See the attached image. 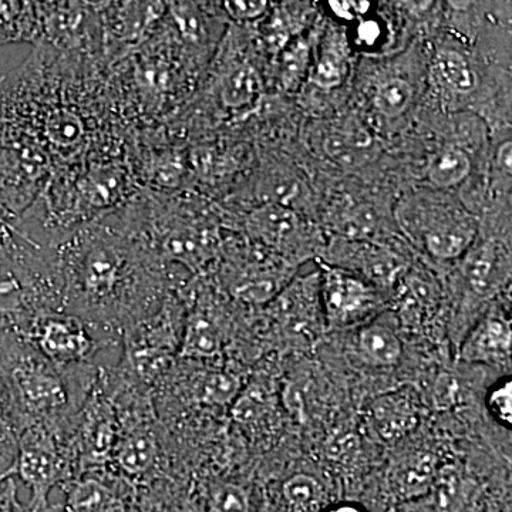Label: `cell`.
Here are the masks:
<instances>
[{
	"instance_id": "obj_6",
	"label": "cell",
	"mask_w": 512,
	"mask_h": 512,
	"mask_svg": "<svg viewBox=\"0 0 512 512\" xmlns=\"http://www.w3.org/2000/svg\"><path fill=\"white\" fill-rule=\"evenodd\" d=\"M120 420L113 400L99 377L74 420L73 444L80 473L110 468L119 439Z\"/></svg>"
},
{
	"instance_id": "obj_12",
	"label": "cell",
	"mask_w": 512,
	"mask_h": 512,
	"mask_svg": "<svg viewBox=\"0 0 512 512\" xmlns=\"http://www.w3.org/2000/svg\"><path fill=\"white\" fill-rule=\"evenodd\" d=\"M512 349L511 326L501 318H487L473 329L460 349L464 362L481 365H505L510 362Z\"/></svg>"
},
{
	"instance_id": "obj_28",
	"label": "cell",
	"mask_w": 512,
	"mask_h": 512,
	"mask_svg": "<svg viewBox=\"0 0 512 512\" xmlns=\"http://www.w3.org/2000/svg\"><path fill=\"white\" fill-rule=\"evenodd\" d=\"M487 407L501 426L511 429L512 426V380L504 377L494 384L487 394Z\"/></svg>"
},
{
	"instance_id": "obj_30",
	"label": "cell",
	"mask_w": 512,
	"mask_h": 512,
	"mask_svg": "<svg viewBox=\"0 0 512 512\" xmlns=\"http://www.w3.org/2000/svg\"><path fill=\"white\" fill-rule=\"evenodd\" d=\"M19 433L18 421L10 403L8 389L0 373V441L18 443Z\"/></svg>"
},
{
	"instance_id": "obj_8",
	"label": "cell",
	"mask_w": 512,
	"mask_h": 512,
	"mask_svg": "<svg viewBox=\"0 0 512 512\" xmlns=\"http://www.w3.org/2000/svg\"><path fill=\"white\" fill-rule=\"evenodd\" d=\"M320 303L330 326L342 328L360 322L376 308L373 289L340 269H330L320 279Z\"/></svg>"
},
{
	"instance_id": "obj_27",
	"label": "cell",
	"mask_w": 512,
	"mask_h": 512,
	"mask_svg": "<svg viewBox=\"0 0 512 512\" xmlns=\"http://www.w3.org/2000/svg\"><path fill=\"white\" fill-rule=\"evenodd\" d=\"M210 512H251L247 490L235 483H218L211 488Z\"/></svg>"
},
{
	"instance_id": "obj_15",
	"label": "cell",
	"mask_w": 512,
	"mask_h": 512,
	"mask_svg": "<svg viewBox=\"0 0 512 512\" xmlns=\"http://www.w3.org/2000/svg\"><path fill=\"white\" fill-rule=\"evenodd\" d=\"M436 461L427 453H417L403 460L392 473L394 494L402 500H414L430 494L437 474Z\"/></svg>"
},
{
	"instance_id": "obj_21",
	"label": "cell",
	"mask_w": 512,
	"mask_h": 512,
	"mask_svg": "<svg viewBox=\"0 0 512 512\" xmlns=\"http://www.w3.org/2000/svg\"><path fill=\"white\" fill-rule=\"evenodd\" d=\"M473 242V231L460 224H448L431 229L426 235V247L431 255L454 259L463 255Z\"/></svg>"
},
{
	"instance_id": "obj_11",
	"label": "cell",
	"mask_w": 512,
	"mask_h": 512,
	"mask_svg": "<svg viewBox=\"0 0 512 512\" xmlns=\"http://www.w3.org/2000/svg\"><path fill=\"white\" fill-rule=\"evenodd\" d=\"M369 419L376 433L386 441L403 439L416 429L420 406L409 389L380 394L369 406Z\"/></svg>"
},
{
	"instance_id": "obj_26",
	"label": "cell",
	"mask_w": 512,
	"mask_h": 512,
	"mask_svg": "<svg viewBox=\"0 0 512 512\" xmlns=\"http://www.w3.org/2000/svg\"><path fill=\"white\" fill-rule=\"evenodd\" d=\"M413 90L410 84L400 79H392L377 89L375 106L386 117H397L409 107Z\"/></svg>"
},
{
	"instance_id": "obj_13",
	"label": "cell",
	"mask_w": 512,
	"mask_h": 512,
	"mask_svg": "<svg viewBox=\"0 0 512 512\" xmlns=\"http://www.w3.org/2000/svg\"><path fill=\"white\" fill-rule=\"evenodd\" d=\"M356 349L367 365L393 367L403 355V343L396 330L382 319L373 320L359 330Z\"/></svg>"
},
{
	"instance_id": "obj_33",
	"label": "cell",
	"mask_w": 512,
	"mask_h": 512,
	"mask_svg": "<svg viewBox=\"0 0 512 512\" xmlns=\"http://www.w3.org/2000/svg\"><path fill=\"white\" fill-rule=\"evenodd\" d=\"M224 8L229 16L238 20L255 19L261 16L268 8L264 0H252V2H225Z\"/></svg>"
},
{
	"instance_id": "obj_23",
	"label": "cell",
	"mask_w": 512,
	"mask_h": 512,
	"mask_svg": "<svg viewBox=\"0 0 512 512\" xmlns=\"http://www.w3.org/2000/svg\"><path fill=\"white\" fill-rule=\"evenodd\" d=\"M471 170L470 158L458 148H446L437 154L429 167V180L437 187L447 188L457 185Z\"/></svg>"
},
{
	"instance_id": "obj_17",
	"label": "cell",
	"mask_w": 512,
	"mask_h": 512,
	"mask_svg": "<svg viewBox=\"0 0 512 512\" xmlns=\"http://www.w3.org/2000/svg\"><path fill=\"white\" fill-rule=\"evenodd\" d=\"M249 227L256 238L279 247L295 234L298 229V218L282 205L269 204L252 214Z\"/></svg>"
},
{
	"instance_id": "obj_22",
	"label": "cell",
	"mask_w": 512,
	"mask_h": 512,
	"mask_svg": "<svg viewBox=\"0 0 512 512\" xmlns=\"http://www.w3.org/2000/svg\"><path fill=\"white\" fill-rule=\"evenodd\" d=\"M282 493L286 503L296 512H315L325 501V490L315 477L295 474L285 481Z\"/></svg>"
},
{
	"instance_id": "obj_31",
	"label": "cell",
	"mask_w": 512,
	"mask_h": 512,
	"mask_svg": "<svg viewBox=\"0 0 512 512\" xmlns=\"http://www.w3.org/2000/svg\"><path fill=\"white\" fill-rule=\"evenodd\" d=\"M308 64V47L299 43L285 57V82L291 84L305 73Z\"/></svg>"
},
{
	"instance_id": "obj_32",
	"label": "cell",
	"mask_w": 512,
	"mask_h": 512,
	"mask_svg": "<svg viewBox=\"0 0 512 512\" xmlns=\"http://www.w3.org/2000/svg\"><path fill=\"white\" fill-rule=\"evenodd\" d=\"M0 512H29L18 497V480L15 477L0 481Z\"/></svg>"
},
{
	"instance_id": "obj_14",
	"label": "cell",
	"mask_w": 512,
	"mask_h": 512,
	"mask_svg": "<svg viewBox=\"0 0 512 512\" xmlns=\"http://www.w3.org/2000/svg\"><path fill=\"white\" fill-rule=\"evenodd\" d=\"M187 383L192 402L208 407L231 406L244 389L241 377L229 370L195 373Z\"/></svg>"
},
{
	"instance_id": "obj_3",
	"label": "cell",
	"mask_w": 512,
	"mask_h": 512,
	"mask_svg": "<svg viewBox=\"0 0 512 512\" xmlns=\"http://www.w3.org/2000/svg\"><path fill=\"white\" fill-rule=\"evenodd\" d=\"M184 319L185 303L171 289L157 311L121 332L117 372L153 392L178 360Z\"/></svg>"
},
{
	"instance_id": "obj_24",
	"label": "cell",
	"mask_w": 512,
	"mask_h": 512,
	"mask_svg": "<svg viewBox=\"0 0 512 512\" xmlns=\"http://www.w3.org/2000/svg\"><path fill=\"white\" fill-rule=\"evenodd\" d=\"M436 64L441 79L454 92L468 93L476 87V74L460 53L454 50H440L436 56Z\"/></svg>"
},
{
	"instance_id": "obj_39",
	"label": "cell",
	"mask_w": 512,
	"mask_h": 512,
	"mask_svg": "<svg viewBox=\"0 0 512 512\" xmlns=\"http://www.w3.org/2000/svg\"><path fill=\"white\" fill-rule=\"evenodd\" d=\"M323 512H367L362 505L353 503H342L332 505V507L326 508Z\"/></svg>"
},
{
	"instance_id": "obj_20",
	"label": "cell",
	"mask_w": 512,
	"mask_h": 512,
	"mask_svg": "<svg viewBox=\"0 0 512 512\" xmlns=\"http://www.w3.org/2000/svg\"><path fill=\"white\" fill-rule=\"evenodd\" d=\"M261 92V79L251 64H239L222 79L221 100L229 109L248 106Z\"/></svg>"
},
{
	"instance_id": "obj_2",
	"label": "cell",
	"mask_w": 512,
	"mask_h": 512,
	"mask_svg": "<svg viewBox=\"0 0 512 512\" xmlns=\"http://www.w3.org/2000/svg\"><path fill=\"white\" fill-rule=\"evenodd\" d=\"M100 366H56L18 333H0V373L19 431L32 424L73 427Z\"/></svg>"
},
{
	"instance_id": "obj_18",
	"label": "cell",
	"mask_w": 512,
	"mask_h": 512,
	"mask_svg": "<svg viewBox=\"0 0 512 512\" xmlns=\"http://www.w3.org/2000/svg\"><path fill=\"white\" fill-rule=\"evenodd\" d=\"M430 493L437 511L461 512L470 500L471 483L460 468L441 467L437 470Z\"/></svg>"
},
{
	"instance_id": "obj_9",
	"label": "cell",
	"mask_w": 512,
	"mask_h": 512,
	"mask_svg": "<svg viewBox=\"0 0 512 512\" xmlns=\"http://www.w3.org/2000/svg\"><path fill=\"white\" fill-rule=\"evenodd\" d=\"M272 316L289 335L311 339L319 328L320 276L298 279L278 293L272 305Z\"/></svg>"
},
{
	"instance_id": "obj_25",
	"label": "cell",
	"mask_w": 512,
	"mask_h": 512,
	"mask_svg": "<svg viewBox=\"0 0 512 512\" xmlns=\"http://www.w3.org/2000/svg\"><path fill=\"white\" fill-rule=\"evenodd\" d=\"M497 259L493 248L478 249L470 255L466 264V276L471 288L480 295L491 291L497 279Z\"/></svg>"
},
{
	"instance_id": "obj_34",
	"label": "cell",
	"mask_w": 512,
	"mask_h": 512,
	"mask_svg": "<svg viewBox=\"0 0 512 512\" xmlns=\"http://www.w3.org/2000/svg\"><path fill=\"white\" fill-rule=\"evenodd\" d=\"M18 443L0 441V481L12 477Z\"/></svg>"
},
{
	"instance_id": "obj_36",
	"label": "cell",
	"mask_w": 512,
	"mask_h": 512,
	"mask_svg": "<svg viewBox=\"0 0 512 512\" xmlns=\"http://www.w3.org/2000/svg\"><path fill=\"white\" fill-rule=\"evenodd\" d=\"M512 146L511 141H507L501 146L500 150H498L497 161L498 164L503 167L504 171H507L508 174H511V165H512Z\"/></svg>"
},
{
	"instance_id": "obj_37",
	"label": "cell",
	"mask_w": 512,
	"mask_h": 512,
	"mask_svg": "<svg viewBox=\"0 0 512 512\" xmlns=\"http://www.w3.org/2000/svg\"><path fill=\"white\" fill-rule=\"evenodd\" d=\"M360 37L367 43H373L379 36V26L375 22H365L360 25L359 29Z\"/></svg>"
},
{
	"instance_id": "obj_5",
	"label": "cell",
	"mask_w": 512,
	"mask_h": 512,
	"mask_svg": "<svg viewBox=\"0 0 512 512\" xmlns=\"http://www.w3.org/2000/svg\"><path fill=\"white\" fill-rule=\"evenodd\" d=\"M47 360L60 367L90 365L109 348H120V339L101 333L89 323L64 311L37 315L23 333Z\"/></svg>"
},
{
	"instance_id": "obj_38",
	"label": "cell",
	"mask_w": 512,
	"mask_h": 512,
	"mask_svg": "<svg viewBox=\"0 0 512 512\" xmlns=\"http://www.w3.org/2000/svg\"><path fill=\"white\" fill-rule=\"evenodd\" d=\"M332 6L333 12L343 19H353V6L352 2H329Z\"/></svg>"
},
{
	"instance_id": "obj_35",
	"label": "cell",
	"mask_w": 512,
	"mask_h": 512,
	"mask_svg": "<svg viewBox=\"0 0 512 512\" xmlns=\"http://www.w3.org/2000/svg\"><path fill=\"white\" fill-rule=\"evenodd\" d=\"M133 512H167L164 504L160 500H157L153 494L146 493L140 495L136 501H134Z\"/></svg>"
},
{
	"instance_id": "obj_7",
	"label": "cell",
	"mask_w": 512,
	"mask_h": 512,
	"mask_svg": "<svg viewBox=\"0 0 512 512\" xmlns=\"http://www.w3.org/2000/svg\"><path fill=\"white\" fill-rule=\"evenodd\" d=\"M128 484L110 468L87 470L62 485L64 512H130Z\"/></svg>"
},
{
	"instance_id": "obj_10",
	"label": "cell",
	"mask_w": 512,
	"mask_h": 512,
	"mask_svg": "<svg viewBox=\"0 0 512 512\" xmlns=\"http://www.w3.org/2000/svg\"><path fill=\"white\" fill-rule=\"evenodd\" d=\"M228 340V329L221 313L204 301L185 309L183 339L178 360L200 362L221 355Z\"/></svg>"
},
{
	"instance_id": "obj_19",
	"label": "cell",
	"mask_w": 512,
	"mask_h": 512,
	"mask_svg": "<svg viewBox=\"0 0 512 512\" xmlns=\"http://www.w3.org/2000/svg\"><path fill=\"white\" fill-rule=\"evenodd\" d=\"M40 35L39 12L33 3L0 2V45Z\"/></svg>"
},
{
	"instance_id": "obj_16",
	"label": "cell",
	"mask_w": 512,
	"mask_h": 512,
	"mask_svg": "<svg viewBox=\"0 0 512 512\" xmlns=\"http://www.w3.org/2000/svg\"><path fill=\"white\" fill-rule=\"evenodd\" d=\"M325 151L333 163L356 168L377 156L376 141L365 130L332 134L325 141Z\"/></svg>"
},
{
	"instance_id": "obj_29",
	"label": "cell",
	"mask_w": 512,
	"mask_h": 512,
	"mask_svg": "<svg viewBox=\"0 0 512 512\" xmlns=\"http://www.w3.org/2000/svg\"><path fill=\"white\" fill-rule=\"evenodd\" d=\"M343 76H345V64L342 59L335 53H326L316 66L312 80L318 86L330 89V87L339 86Z\"/></svg>"
},
{
	"instance_id": "obj_1",
	"label": "cell",
	"mask_w": 512,
	"mask_h": 512,
	"mask_svg": "<svg viewBox=\"0 0 512 512\" xmlns=\"http://www.w3.org/2000/svg\"><path fill=\"white\" fill-rule=\"evenodd\" d=\"M47 249L62 311L114 338L157 311L173 289L167 265L120 224L84 225Z\"/></svg>"
},
{
	"instance_id": "obj_4",
	"label": "cell",
	"mask_w": 512,
	"mask_h": 512,
	"mask_svg": "<svg viewBox=\"0 0 512 512\" xmlns=\"http://www.w3.org/2000/svg\"><path fill=\"white\" fill-rule=\"evenodd\" d=\"M77 474L73 427L32 424L20 431L12 476L29 490V512H52L50 494Z\"/></svg>"
}]
</instances>
